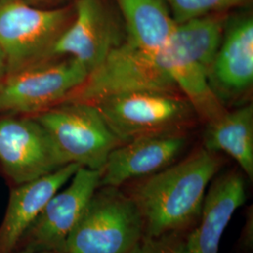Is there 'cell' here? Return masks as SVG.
<instances>
[{
	"label": "cell",
	"mask_w": 253,
	"mask_h": 253,
	"mask_svg": "<svg viewBox=\"0 0 253 253\" xmlns=\"http://www.w3.org/2000/svg\"><path fill=\"white\" fill-rule=\"evenodd\" d=\"M33 118L45 128L68 164L102 171L109 154L123 144L94 104L65 101Z\"/></svg>",
	"instance_id": "5"
},
{
	"label": "cell",
	"mask_w": 253,
	"mask_h": 253,
	"mask_svg": "<svg viewBox=\"0 0 253 253\" xmlns=\"http://www.w3.org/2000/svg\"><path fill=\"white\" fill-rule=\"evenodd\" d=\"M144 235L133 199L117 187H101L70 235L65 253H128Z\"/></svg>",
	"instance_id": "4"
},
{
	"label": "cell",
	"mask_w": 253,
	"mask_h": 253,
	"mask_svg": "<svg viewBox=\"0 0 253 253\" xmlns=\"http://www.w3.org/2000/svg\"><path fill=\"white\" fill-rule=\"evenodd\" d=\"M94 105L122 143L142 136L178 133L197 117L178 92L138 91Z\"/></svg>",
	"instance_id": "6"
},
{
	"label": "cell",
	"mask_w": 253,
	"mask_h": 253,
	"mask_svg": "<svg viewBox=\"0 0 253 253\" xmlns=\"http://www.w3.org/2000/svg\"><path fill=\"white\" fill-rule=\"evenodd\" d=\"M88 74L77 60L51 58L8 73L0 83V113L39 114L79 87Z\"/></svg>",
	"instance_id": "8"
},
{
	"label": "cell",
	"mask_w": 253,
	"mask_h": 253,
	"mask_svg": "<svg viewBox=\"0 0 253 253\" xmlns=\"http://www.w3.org/2000/svg\"><path fill=\"white\" fill-rule=\"evenodd\" d=\"M28 3L30 4H43V5H47V6H53L57 7V4H61L66 1L69 0H26Z\"/></svg>",
	"instance_id": "22"
},
{
	"label": "cell",
	"mask_w": 253,
	"mask_h": 253,
	"mask_svg": "<svg viewBox=\"0 0 253 253\" xmlns=\"http://www.w3.org/2000/svg\"><path fill=\"white\" fill-rule=\"evenodd\" d=\"M0 164L9 178L21 185L68 163L45 128L32 117L0 119Z\"/></svg>",
	"instance_id": "11"
},
{
	"label": "cell",
	"mask_w": 253,
	"mask_h": 253,
	"mask_svg": "<svg viewBox=\"0 0 253 253\" xmlns=\"http://www.w3.org/2000/svg\"><path fill=\"white\" fill-rule=\"evenodd\" d=\"M79 167L75 163L66 164L42 177L18 185L11 191L0 226V253L13 252L48 201L72 179Z\"/></svg>",
	"instance_id": "15"
},
{
	"label": "cell",
	"mask_w": 253,
	"mask_h": 253,
	"mask_svg": "<svg viewBox=\"0 0 253 253\" xmlns=\"http://www.w3.org/2000/svg\"><path fill=\"white\" fill-rule=\"evenodd\" d=\"M204 148L212 153H224L253 178V107L248 104L207 123L203 137Z\"/></svg>",
	"instance_id": "17"
},
{
	"label": "cell",
	"mask_w": 253,
	"mask_h": 253,
	"mask_svg": "<svg viewBox=\"0 0 253 253\" xmlns=\"http://www.w3.org/2000/svg\"><path fill=\"white\" fill-rule=\"evenodd\" d=\"M126 39L140 49L158 54L169 41L176 23L164 0H114Z\"/></svg>",
	"instance_id": "16"
},
{
	"label": "cell",
	"mask_w": 253,
	"mask_h": 253,
	"mask_svg": "<svg viewBox=\"0 0 253 253\" xmlns=\"http://www.w3.org/2000/svg\"><path fill=\"white\" fill-rule=\"evenodd\" d=\"M138 91L180 93L165 71L159 53L145 52L126 39L87 74L81 85L65 101L96 104L115 96Z\"/></svg>",
	"instance_id": "7"
},
{
	"label": "cell",
	"mask_w": 253,
	"mask_h": 253,
	"mask_svg": "<svg viewBox=\"0 0 253 253\" xmlns=\"http://www.w3.org/2000/svg\"><path fill=\"white\" fill-rule=\"evenodd\" d=\"M8 74V67L7 62L5 59L4 54L2 50L0 49V83L5 78V76Z\"/></svg>",
	"instance_id": "21"
},
{
	"label": "cell",
	"mask_w": 253,
	"mask_h": 253,
	"mask_svg": "<svg viewBox=\"0 0 253 253\" xmlns=\"http://www.w3.org/2000/svg\"><path fill=\"white\" fill-rule=\"evenodd\" d=\"M253 214L248 215L247 218V222L243 229V234H242V245L243 247L248 249V250H252L253 245Z\"/></svg>",
	"instance_id": "20"
},
{
	"label": "cell",
	"mask_w": 253,
	"mask_h": 253,
	"mask_svg": "<svg viewBox=\"0 0 253 253\" xmlns=\"http://www.w3.org/2000/svg\"><path fill=\"white\" fill-rule=\"evenodd\" d=\"M220 166L217 154L202 147L179 163L138 179L128 195L141 212L145 235L178 233L194 223Z\"/></svg>",
	"instance_id": "1"
},
{
	"label": "cell",
	"mask_w": 253,
	"mask_h": 253,
	"mask_svg": "<svg viewBox=\"0 0 253 253\" xmlns=\"http://www.w3.org/2000/svg\"><path fill=\"white\" fill-rule=\"evenodd\" d=\"M125 41L123 21L109 0H75L73 20L56 41L51 58L71 57L89 73Z\"/></svg>",
	"instance_id": "9"
},
{
	"label": "cell",
	"mask_w": 253,
	"mask_h": 253,
	"mask_svg": "<svg viewBox=\"0 0 253 253\" xmlns=\"http://www.w3.org/2000/svg\"><path fill=\"white\" fill-rule=\"evenodd\" d=\"M176 24L209 14L243 9L252 0H164Z\"/></svg>",
	"instance_id": "18"
},
{
	"label": "cell",
	"mask_w": 253,
	"mask_h": 253,
	"mask_svg": "<svg viewBox=\"0 0 253 253\" xmlns=\"http://www.w3.org/2000/svg\"><path fill=\"white\" fill-rule=\"evenodd\" d=\"M183 240L178 233L144 236L128 253H182Z\"/></svg>",
	"instance_id": "19"
},
{
	"label": "cell",
	"mask_w": 253,
	"mask_h": 253,
	"mask_svg": "<svg viewBox=\"0 0 253 253\" xmlns=\"http://www.w3.org/2000/svg\"><path fill=\"white\" fill-rule=\"evenodd\" d=\"M101 172L84 167L73 174L69 186L58 190L23 236L26 249L65 253L67 241L80 220L94 192L100 188Z\"/></svg>",
	"instance_id": "10"
},
{
	"label": "cell",
	"mask_w": 253,
	"mask_h": 253,
	"mask_svg": "<svg viewBox=\"0 0 253 253\" xmlns=\"http://www.w3.org/2000/svg\"><path fill=\"white\" fill-rule=\"evenodd\" d=\"M73 17L74 5L40 8L26 0H0V49L8 73L51 59Z\"/></svg>",
	"instance_id": "3"
},
{
	"label": "cell",
	"mask_w": 253,
	"mask_h": 253,
	"mask_svg": "<svg viewBox=\"0 0 253 253\" xmlns=\"http://www.w3.org/2000/svg\"><path fill=\"white\" fill-rule=\"evenodd\" d=\"M181 133L138 137L117 146L102 169L100 187H117L170 166L186 146Z\"/></svg>",
	"instance_id": "13"
},
{
	"label": "cell",
	"mask_w": 253,
	"mask_h": 253,
	"mask_svg": "<svg viewBox=\"0 0 253 253\" xmlns=\"http://www.w3.org/2000/svg\"><path fill=\"white\" fill-rule=\"evenodd\" d=\"M209 82L225 107L253 87V18L250 11L229 14Z\"/></svg>",
	"instance_id": "12"
},
{
	"label": "cell",
	"mask_w": 253,
	"mask_h": 253,
	"mask_svg": "<svg viewBox=\"0 0 253 253\" xmlns=\"http://www.w3.org/2000/svg\"><path fill=\"white\" fill-rule=\"evenodd\" d=\"M50 253V252H40V251H31V250H27V249H25L24 251H22V252H19V253Z\"/></svg>",
	"instance_id": "23"
},
{
	"label": "cell",
	"mask_w": 253,
	"mask_h": 253,
	"mask_svg": "<svg viewBox=\"0 0 253 253\" xmlns=\"http://www.w3.org/2000/svg\"><path fill=\"white\" fill-rule=\"evenodd\" d=\"M245 200V182L239 172H228L213 181L197 226L183 240L182 253H218L223 233Z\"/></svg>",
	"instance_id": "14"
},
{
	"label": "cell",
	"mask_w": 253,
	"mask_h": 253,
	"mask_svg": "<svg viewBox=\"0 0 253 253\" xmlns=\"http://www.w3.org/2000/svg\"><path fill=\"white\" fill-rule=\"evenodd\" d=\"M229 12L209 14L176 24L159 52L165 71L206 124L227 111L211 87L209 75Z\"/></svg>",
	"instance_id": "2"
}]
</instances>
